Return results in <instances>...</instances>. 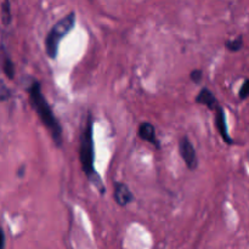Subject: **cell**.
Wrapping results in <instances>:
<instances>
[{"label": "cell", "instance_id": "cell-1", "mask_svg": "<svg viewBox=\"0 0 249 249\" xmlns=\"http://www.w3.org/2000/svg\"><path fill=\"white\" fill-rule=\"evenodd\" d=\"M27 91L29 95V102L36 113L38 114L40 122L44 124L46 130L51 134V138L55 141L56 145L61 146L62 145V128H61L60 122L53 114V108L41 92L40 83L38 80H33Z\"/></svg>", "mask_w": 249, "mask_h": 249}, {"label": "cell", "instance_id": "cell-2", "mask_svg": "<svg viewBox=\"0 0 249 249\" xmlns=\"http://www.w3.org/2000/svg\"><path fill=\"white\" fill-rule=\"evenodd\" d=\"M79 160L82 163L83 172L85 177L96 186L101 194L105 192L104 184L95 170V148H94V138H92V119L91 116L88 117L87 124L83 130L82 138H80V147H79Z\"/></svg>", "mask_w": 249, "mask_h": 249}, {"label": "cell", "instance_id": "cell-3", "mask_svg": "<svg viewBox=\"0 0 249 249\" xmlns=\"http://www.w3.org/2000/svg\"><path fill=\"white\" fill-rule=\"evenodd\" d=\"M75 24V14L71 11L70 14L66 15L65 17L56 22L53 26V28L49 31V33L45 36V51L46 55L55 60L58 53V45L65 36H67L73 29Z\"/></svg>", "mask_w": 249, "mask_h": 249}, {"label": "cell", "instance_id": "cell-4", "mask_svg": "<svg viewBox=\"0 0 249 249\" xmlns=\"http://www.w3.org/2000/svg\"><path fill=\"white\" fill-rule=\"evenodd\" d=\"M179 152L187 168L190 170L196 169L197 165H198L197 153L195 150V146L192 145L191 140L187 136H182L179 140Z\"/></svg>", "mask_w": 249, "mask_h": 249}, {"label": "cell", "instance_id": "cell-5", "mask_svg": "<svg viewBox=\"0 0 249 249\" xmlns=\"http://www.w3.org/2000/svg\"><path fill=\"white\" fill-rule=\"evenodd\" d=\"M113 197L119 207H126L131 202L135 201V197H134L133 192L130 191L128 185L121 181L114 182Z\"/></svg>", "mask_w": 249, "mask_h": 249}, {"label": "cell", "instance_id": "cell-6", "mask_svg": "<svg viewBox=\"0 0 249 249\" xmlns=\"http://www.w3.org/2000/svg\"><path fill=\"white\" fill-rule=\"evenodd\" d=\"M214 114H215V119H214V121H215V126L216 129H218L219 134H220L221 139H223L228 145H232L233 140L230 136V134H229L228 123H226V114L224 107L219 105L218 108L214 111Z\"/></svg>", "mask_w": 249, "mask_h": 249}, {"label": "cell", "instance_id": "cell-7", "mask_svg": "<svg viewBox=\"0 0 249 249\" xmlns=\"http://www.w3.org/2000/svg\"><path fill=\"white\" fill-rule=\"evenodd\" d=\"M195 102L198 105H203V106L208 107L211 111H215L219 106V102L216 100L215 95L208 89V88H202L201 91L197 94V96L195 97Z\"/></svg>", "mask_w": 249, "mask_h": 249}, {"label": "cell", "instance_id": "cell-8", "mask_svg": "<svg viewBox=\"0 0 249 249\" xmlns=\"http://www.w3.org/2000/svg\"><path fill=\"white\" fill-rule=\"evenodd\" d=\"M139 136L142 140L147 141V142L152 143L157 148H160V141H158L157 135H156V128L153 124L148 123V122H143L139 126Z\"/></svg>", "mask_w": 249, "mask_h": 249}, {"label": "cell", "instance_id": "cell-9", "mask_svg": "<svg viewBox=\"0 0 249 249\" xmlns=\"http://www.w3.org/2000/svg\"><path fill=\"white\" fill-rule=\"evenodd\" d=\"M1 68H2V72H4V74L6 75L9 79H14V77H15V65H14V62H12L11 58H10V56L6 53V51H5L4 56H2Z\"/></svg>", "mask_w": 249, "mask_h": 249}, {"label": "cell", "instance_id": "cell-10", "mask_svg": "<svg viewBox=\"0 0 249 249\" xmlns=\"http://www.w3.org/2000/svg\"><path fill=\"white\" fill-rule=\"evenodd\" d=\"M0 16H1V22L4 26H9L11 23L12 15H11V2L2 1L0 5Z\"/></svg>", "mask_w": 249, "mask_h": 249}, {"label": "cell", "instance_id": "cell-11", "mask_svg": "<svg viewBox=\"0 0 249 249\" xmlns=\"http://www.w3.org/2000/svg\"><path fill=\"white\" fill-rule=\"evenodd\" d=\"M243 45H245V40H243L242 36H238L237 38L225 41L226 49L229 51H231V53H238V51L242 50Z\"/></svg>", "mask_w": 249, "mask_h": 249}, {"label": "cell", "instance_id": "cell-12", "mask_svg": "<svg viewBox=\"0 0 249 249\" xmlns=\"http://www.w3.org/2000/svg\"><path fill=\"white\" fill-rule=\"evenodd\" d=\"M190 78L196 84H201L202 79H203V71L202 70H194L190 73Z\"/></svg>", "mask_w": 249, "mask_h": 249}, {"label": "cell", "instance_id": "cell-13", "mask_svg": "<svg viewBox=\"0 0 249 249\" xmlns=\"http://www.w3.org/2000/svg\"><path fill=\"white\" fill-rule=\"evenodd\" d=\"M238 96L241 100H246L249 97V79H246L243 82L242 87H241L240 91H238Z\"/></svg>", "mask_w": 249, "mask_h": 249}, {"label": "cell", "instance_id": "cell-14", "mask_svg": "<svg viewBox=\"0 0 249 249\" xmlns=\"http://www.w3.org/2000/svg\"><path fill=\"white\" fill-rule=\"evenodd\" d=\"M0 249H5V232L0 226Z\"/></svg>", "mask_w": 249, "mask_h": 249}, {"label": "cell", "instance_id": "cell-15", "mask_svg": "<svg viewBox=\"0 0 249 249\" xmlns=\"http://www.w3.org/2000/svg\"><path fill=\"white\" fill-rule=\"evenodd\" d=\"M24 169H26V168H24L23 165H22L21 169H19L18 172H17V174H18V177H23V174H24Z\"/></svg>", "mask_w": 249, "mask_h": 249}, {"label": "cell", "instance_id": "cell-16", "mask_svg": "<svg viewBox=\"0 0 249 249\" xmlns=\"http://www.w3.org/2000/svg\"><path fill=\"white\" fill-rule=\"evenodd\" d=\"M4 53H5V50H4V49H2V48H0V61L2 60V56H4ZM1 101H2V100L0 99V102H1Z\"/></svg>", "mask_w": 249, "mask_h": 249}]
</instances>
